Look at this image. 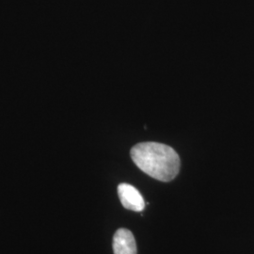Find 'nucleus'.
<instances>
[{"mask_svg": "<svg viewBox=\"0 0 254 254\" xmlns=\"http://www.w3.org/2000/svg\"><path fill=\"white\" fill-rule=\"evenodd\" d=\"M131 157L143 173L159 181H172L180 171L179 155L172 147L162 143H138L132 148Z\"/></svg>", "mask_w": 254, "mask_h": 254, "instance_id": "obj_1", "label": "nucleus"}, {"mask_svg": "<svg viewBox=\"0 0 254 254\" xmlns=\"http://www.w3.org/2000/svg\"><path fill=\"white\" fill-rule=\"evenodd\" d=\"M118 195L125 208L140 212L145 207L144 199L139 191L129 184L119 185Z\"/></svg>", "mask_w": 254, "mask_h": 254, "instance_id": "obj_2", "label": "nucleus"}, {"mask_svg": "<svg viewBox=\"0 0 254 254\" xmlns=\"http://www.w3.org/2000/svg\"><path fill=\"white\" fill-rule=\"evenodd\" d=\"M114 254H136V244L133 234L127 229H119L113 236Z\"/></svg>", "mask_w": 254, "mask_h": 254, "instance_id": "obj_3", "label": "nucleus"}]
</instances>
